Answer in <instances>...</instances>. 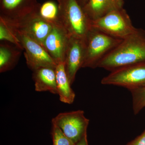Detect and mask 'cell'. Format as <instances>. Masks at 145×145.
<instances>
[{"label": "cell", "mask_w": 145, "mask_h": 145, "mask_svg": "<svg viewBox=\"0 0 145 145\" xmlns=\"http://www.w3.org/2000/svg\"><path fill=\"white\" fill-rule=\"evenodd\" d=\"M145 60V31H135L121 42L101 61L98 67L111 71Z\"/></svg>", "instance_id": "1"}, {"label": "cell", "mask_w": 145, "mask_h": 145, "mask_svg": "<svg viewBox=\"0 0 145 145\" xmlns=\"http://www.w3.org/2000/svg\"><path fill=\"white\" fill-rule=\"evenodd\" d=\"M61 22L69 37L85 39L91 21L77 0H57Z\"/></svg>", "instance_id": "2"}, {"label": "cell", "mask_w": 145, "mask_h": 145, "mask_svg": "<svg viewBox=\"0 0 145 145\" xmlns=\"http://www.w3.org/2000/svg\"><path fill=\"white\" fill-rule=\"evenodd\" d=\"M91 27L86 37L85 51L82 68L98 67L101 61L121 42Z\"/></svg>", "instance_id": "3"}, {"label": "cell", "mask_w": 145, "mask_h": 145, "mask_svg": "<svg viewBox=\"0 0 145 145\" xmlns=\"http://www.w3.org/2000/svg\"><path fill=\"white\" fill-rule=\"evenodd\" d=\"M91 27L117 39L123 40L133 33L136 28L123 8L112 10L91 22Z\"/></svg>", "instance_id": "4"}, {"label": "cell", "mask_w": 145, "mask_h": 145, "mask_svg": "<svg viewBox=\"0 0 145 145\" xmlns=\"http://www.w3.org/2000/svg\"><path fill=\"white\" fill-rule=\"evenodd\" d=\"M101 84L122 87L129 91L145 86V60L112 71Z\"/></svg>", "instance_id": "5"}, {"label": "cell", "mask_w": 145, "mask_h": 145, "mask_svg": "<svg viewBox=\"0 0 145 145\" xmlns=\"http://www.w3.org/2000/svg\"><path fill=\"white\" fill-rule=\"evenodd\" d=\"M14 29L24 50V54L29 68L32 71L41 67L56 69L57 63L43 46L22 31Z\"/></svg>", "instance_id": "6"}, {"label": "cell", "mask_w": 145, "mask_h": 145, "mask_svg": "<svg viewBox=\"0 0 145 145\" xmlns=\"http://www.w3.org/2000/svg\"><path fill=\"white\" fill-rule=\"evenodd\" d=\"M89 122L84 111L80 110L59 113L52 120V124L58 127L75 144L87 134Z\"/></svg>", "instance_id": "7"}, {"label": "cell", "mask_w": 145, "mask_h": 145, "mask_svg": "<svg viewBox=\"0 0 145 145\" xmlns=\"http://www.w3.org/2000/svg\"><path fill=\"white\" fill-rule=\"evenodd\" d=\"M40 5L36 0H0V18L16 23L38 13Z\"/></svg>", "instance_id": "8"}, {"label": "cell", "mask_w": 145, "mask_h": 145, "mask_svg": "<svg viewBox=\"0 0 145 145\" xmlns=\"http://www.w3.org/2000/svg\"><path fill=\"white\" fill-rule=\"evenodd\" d=\"M85 39L69 37L64 63L65 71L71 85L75 81L78 71L82 68L85 51Z\"/></svg>", "instance_id": "9"}, {"label": "cell", "mask_w": 145, "mask_h": 145, "mask_svg": "<svg viewBox=\"0 0 145 145\" xmlns=\"http://www.w3.org/2000/svg\"><path fill=\"white\" fill-rule=\"evenodd\" d=\"M6 22L13 28L26 34L42 46L53 27L39 17L38 13L16 23Z\"/></svg>", "instance_id": "10"}, {"label": "cell", "mask_w": 145, "mask_h": 145, "mask_svg": "<svg viewBox=\"0 0 145 145\" xmlns=\"http://www.w3.org/2000/svg\"><path fill=\"white\" fill-rule=\"evenodd\" d=\"M69 36L64 28L54 26L43 46L57 64L64 62Z\"/></svg>", "instance_id": "11"}, {"label": "cell", "mask_w": 145, "mask_h": 145, "mask_svg": "<svg viewBox=\"0 0 145 145\" xmlns=\"http://www.w3.org/2000/svg\"><path fill=\"white\" fill-rule=\"evenodd\" d=\"M123 0H88L83 8L91 22L112 10L123 8Z\"/></svg>", "instance_id": "12"}, {"label": "cell", "mask_w": 145, "mask_h": 145, "mask_svg": "<svg viewBox=\"0 0 145 145\" xmlns=\"http://www.w3.org/2000/svg\"><path fill=\"white\" fill-rule=\"evenodd\" d=\"M32 78L36 91H49L52 94H58L54 69L50 67L37 69L33 71Z\"/></svg>", "instance_id": "13"}, {"label": "cell", "mask_w": 145, "mask_h": 145, "mask_svg": "<svg viewBox=\"0 0 145 145\" xmlns=\"http://www.w3.org/2000/svg\"><path fill=\"white\" fill-rule=\"evenodd\" d=\"M57 90L60 101L65 104H71L74 102L75 94L71 88L65 69L64 62L57 64L55 69Z\"/></svg>", "instance_id": "14"}, {"label": "cell", "mask_w": 145, "mask_h": 145, "mask_svg": "<svg viewBox=\"0 0 145 145\" xmlns=\"http://www.w3.org/2000/svg\"><path fill=\"white\" fill-rule=\"evenodd\" d=\"M22 49L15 45L6 42L0 44V72L12 70L18 63Z\"/></svg>", "instance_id": "15"}, {"label": "cell", "mask_w": 145, "mask_h": 145, "mask_svg": "<svg viewBox=\"0 0 145 145\" xmlns=\"http://www.w3.org/2000/svg\"><path fill=\"white\" fill-rule=\"evenodd\" d=\"M38 14L39 17L52 26L63 27L60 19L59 6L57 3L48 1L40 5Z\"/></svg>", "instance_id": "16"}, {"label": "cell", "mask_w": 145, "mask_h": 145, "mask_svg": "<svg viewBox=\"0 0 145 145\" xmlns=\"http://www.w3.org/2000/svg\"><path fill=\"white\" fill-rule=\"evenodd\" d=\"M0 40L15 45L23 50L20 40L18 39L16 31L11 25L4 20L0 18Z\"/></svg>", "instance_id": "17"}, {"label": "cell", "mask_w": 145, "mask_h": 145, "mask_svg": "<svg viewBox=\"0 0 145 145\" xmlns=\"http://www.w3.org/2000/svg\"><path fill=\"white\" fill-rule=\"evenodd\" d=\"M130 91L132 95L133 113L136 115L145 107V86Z\"/></svg>", "instance_id": "18"}, {"label": "cell", "mask_w": 145, "mask_h": 145, "mask_svg": "<svg viewBox=\"0 0 145 145\" xmlns=\"http://www.w3.org/2000/svg\"><path fill=\"white\" fill-rule=\"evenodd\" d=\"M52 135L53 145H75L57 126L52 124Z\"/></svg>", "instance_id": "19"}, {"label": "cell", "mask_w": 145, "mask_h": 145, "mask_svg": "<svg viewBox=\"0 0 145 145\" xmlns=\"http://www.w3.org/2000/svg\"><path fill=\"white\" fill-rule=\"evenodd\" d=\"M126 145H145V130L141 135Z\"/></svg>", "instance_id": "20"}, {"label": "cell", "mask_w": 145, "mask_h": 145, "mask_svg": "<svg viewBox=\"0 0 145 145\" xmlns=\"http://www.w3.org/2000/svg\"><path fill=\"white\" fill-rule=\"evenodd\" d=\"M75 145H88L87 140V134H86L78 142L75 144Z\"/></svg>", "instance_id": "21"}, {"label": "cell", "mask_w": 145, "mask_h": 145, "mask_svg": "<svg viewBox=\"0 0 145 145\" xmlns=\"http://www.w3.org/2000/svg\"><path fill=\"white\" fill-rule=\"evenodd\" d=\"M88 0H77L78 3L80 4V5L82 7H84V6L86 5V4L87 3Z\"/></svg>", "instance_id": "22"}]
</instances>
